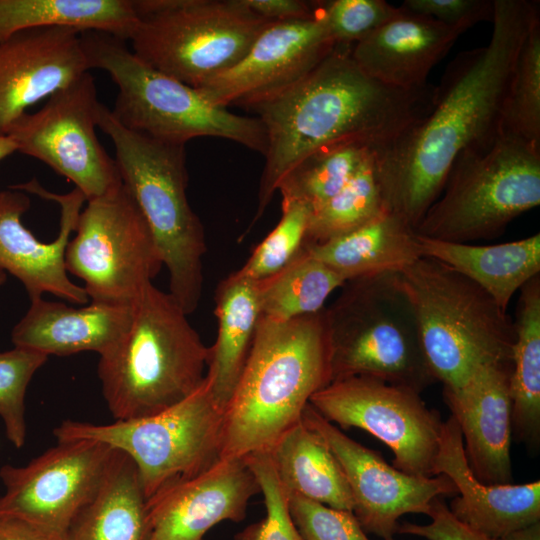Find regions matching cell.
Wrapping results in <instances>:
<instances>
[{
	"instance_id": "cell-23",
	"label": "cell",
	"mask_w": 540,
	"mask_h": 540,
	"mask_svg": "<svg viewBox=\"0 0 540 540\" xmlns=\"http://www.w3.org/2000/svg\"><path fill=\"white\" fill-rule=\"evenodd\" d=\"M462 33L400 6V11L363 40L351 55L360 69L390 87L414 89L426 85L430 71Z\"/></svg>"
},
{
	"instance_id": "cell-12",
	"label": "cell",
	"mask_w": 540,
	"mask_h": 540,
	"mask_svg": "<svg viewBox=\"0 0 540 540\" xmlns=\"http://www.w3.org/2000/svg\"><path fill=\"white\" fill-rule=\"evenodd\" d=\"M65 250L68 273L92 301L133 305L163 266L151 231L121 183L87 200Z\"/></svg>"
},
{
	"instance_id": "cell-18",
	"label": "cell",
	"mask_w": 540,
	"mask_h": 540,
	"mask_svg": "<svg viewBox=\"0 0 540 540\" xmlns=\"http://www.w3.org/2000/svg\"><path fill=\"white\" fill-rule=\"evenodd\" d=\"M335 47L315 12L306 19L270 22L240 61L198 89L215 105L247 109L298 82Z\"/></svg>"
},
{
	"instance_id": "cell-9",
	"label": "cell",
	"mask_w": 540,
	"mask_h": 540,
	"mask_svg": "<svg viewBox=\"0 0 540 540\" xmlns=\"http://www.w3.org/2000/svg\"><path fill=\"white\" fill-rule=\"evenodd\" d=\"M540 204V146L500 133L462 151L418 235L455 243L491 239Z\"/></svg>"
},
{
	"instance_id": "cell-44",
	"label": "cell",
	"mask_w": 540,
	"mask_h": 540,
	"mask_svg": "<svg viewBox=\"0 0 540 540\" xmlns=\"http://www.w3.org/2000/svg\"><path fill=\"white\" fill-rule=\"evenodd\" d=\"M0 540H53L29 523L0 513Z\"/></svg>"
},
{
	"instance_id": "cell-30",
	"label": "cell",
	"mask_w": 540,
	"mask_h": 540,
	"mask_svg": "<svg viewBox=\"0 0 540 540\" xmlns=\"http://www.w3.org/2000/svg\"><path fill=\"white\" fill-rule=\"evenodd\" d=\"M509 394L512 439L536 450L540 443V275L520 290Z\"/></svg>"
},
{
	"instance_id": "cell-43",
	"label": "cell",
	"mask_w": 540,
	"mask_h": 540,
	"mask_svg": "<svg viewBox=\"0 0 540 540\" xmlns=\"http://www.w3.org/2000/svg\"><path fill=\"white\" fill-rule=\"evenodd\" d=\"M253 13L271 21H290L314 16L313 2L301 0H241Z\"/></svg>"
},
{
	"instance_id": "cell-36",
	"label": "cell",
	"mask_w": 540,
	"mask_h": 540,
	"mask_svg": "<svg viewBox=\"0 0 540 540\" xmlns=\"http://www.w3.org/2000/svg\"><path fill=\"white\" fill-rule=\"evenodd\" d=\"M309 217L310 210L306 206L282 203L280 221L237 271L258 282L282 270L303 248Z\"/></svg>"
},
{
	"instance_id": "cell-27",
	"label": "cell",
	"mask_w": 540,
	"mask_h": 540,
	"mask_svg": "<svg viewBox=\"0 0 540 540\" xmlns=\"http://www.w3.org/2000/svg\"><path fill=\"white\" fill-rule=\"evenodd\" d=\"M216 341L209 347L206 371L212 396L224 411L247 361L261 317L257 282L235 271L215 294Z\"/></svg>"
},
{
	"instance_id": "cell-14",
	"label": "cell",
	"mask_w": 540,
	"mask_h": 540,
	"mask_svg": "<svg viewBox=\"0 0 540 540\" xmlns=\"http://www.w3.org/2000/svg\"><path fill=\"white\" fill-rule=\"evenodd\" d=\"M312 407L341 428H359L382 441L393 466L410 475L433 477L443 421L417 391L368 376L331 381L310 399Z\"/></svg>"
},
{
	"instance_id": "cell-4",
	"label": "cell",
	"mask_w": 540,
	"mask_h": 540,
	"mask_svg": "<svg viewBox=\"0 0 540 540\" xmlns=\"http://www.w3.org/2000/svg\"><path fill=\"white\" fill-rule=\"evenodd\" d=\"M187 316L153 283L135 301L129 328L99 355L102 394L115 420L156 415L202 386L209 347Z\"/></svg>"
},
{
	"instance_id": "cell-6",
	"label": "cell",
	"mask_w": 540,
	"mask_h": 540,
	"mask_svg": "<svg viewBox=\"0 0 540 540\" xmlns=\"http://www.w3.org/2000/svg\"><path fill=\"white\" fill-rule=\"evenodd\" d=\"M398 276L427 363L443 388L462 386L482 366L512 364L513 321L479 285L428 257Z\"/></svg>"
},
{
	"instance_id": "cell-26",
	"label": "cell",
	"mask_w": 540,
	"mask_h": 540,
	"mask_svg": "<svg viewBox=\"0 0 540 540\" xmlns=\"http://www.w3.org/2000/svg\"><path fill=\"white\" fill-rule=\"evenodd\" d=\"M419 236L423 257L442 262L479 285L507 310L516 292L540 275V234L494 244L472 245Z\"/></svg>"
},
{
	"instance_id": "cell-15",
	"label": "cell",
	"mask_w": 540,
	"mask_h": 540,
	"mask_svg": "<svg viewBox=\"0 0 540 540\" xmlns=\"http://www.w3.org/2000/svg\"><path fill=\"white\" fill-rule=\"evenodd\" d=\"M47 99L41 109L23 114L10 129L8 136L17 151L74 183L86 200L119 186L116 162L96 135L100 102L89 71Z\"/></svg>"
},
{
	"instance_id": "cell-32",
	"label": "cell",
	"mask_w": 540,
	"mask_h": 540,
	"mask_svg": "<svg viewBox=\"0 0 540 540\" xmlns=\"http://www.w3.org/2000/svg\"><path fill=\"white\" fill-rule=\"evenodd\" d=\"M345 280L303 248L282 270L257 282L261 316L288 321L323 310Z\"/></svg>"
},
{
	"instance_id": "cell-25",
	"label": "cell",
	"mask_w": 540,
	"mask_h": 540,
	"mask_svg": "<svg viewBox=\"0 0 540 540\" xmlns=\"http://www.w3.org/2000/svg\"><path fill=\"white\" fill-rule=\"evenodd\" d=\"M304 248L345 282L399 274L423 257L415 229L387 210L349 233L322 243H304Z\"/></svg>"
},
{
	"instance_id": "cell-24",
	"label": "cell",
	"mask_w": 540,
	"mask_h": 540,
	"mask_svg": "<svg viewBox=\"0 0 540 540\" xmlns=\"http://www.w3.org/2000/svg\"><path fill=\"white\" fill-rule=\"evenodd\" d=\"M133 305L91 301L81 308L42 297L31 300L26 314L13 327L15 347L67 356L83 351L99 355L114 345L129 328Z\"/></svg>"
},
{
	"instance_id": "cell-41",
	"label": "cell",
	"mask_w": 540,
	"mask_h": 540,
	"mask_svg": "<svg viewBox=\"0 0 540 540\" xmlns=\"http://www.w3.org/2000/svg\"><path fill=\"white\" fill-rule=\"evenodd\" d=\"M401 7L461 33L480 22H492L494 16V0H405Z\"/></svg>"
},
{
	"instance_id": "cell-31",
	"label": "cell",
	"mask_w": 540,
	"mask_h": 540,
	"mask_svg": "<svg viewBox=\"0 0 540 540\" xmlns=\"http://www.w3.org/2000/svg\"><path fill=\"white\" fill-rule=\"evenodd\" d=\"M137 22L134 0H0V42L35 28L100 31L128 41Z\"/></svg>"
},
{
	"instance_id": "cell-45",
	"label": "cell",
	"mask_w": 540,
	"mask_h": 540,
	"mask_svg": "<svg viewBox=\"0 0 540 540\" xmlns=\"http://www.w3.org/2000/svg\"><path fill=\"white\" fill-rule=\"evenodd\" d=\"M496 540H540V521L513 530Z\"/></svg>"
},
{
	"instance_id": "cell-48",
	"label": "cell",
	"mask_w": 540,
	"mask_h": 540,
	"mask_svg": "<svg viewBox=\"0 0 540 540\" xmlns=\"http://www.w3.org/2000/svg\"><path fill=\"white\" fill-rule=\"evenodd\" d=\"M385 540H396L394 537H391V538H388V539H385Z\"/></svg>"
},
{
	"instance_id": "cell-35",
	"label": "cell",
	"mask_w": 540,
	"mask_h": 540,
	"mask_svg": "<svg viewBox=\"0 0 540 540\" xmlns=\"http://www.w3.org/2000/svg\"><path fill=\"white\" fill-rule=\"evenodd\" d=\"M500 130L540 146V18L531 25L515 60Z\"/></svg>"
},
{
	"instance_id": "cell-40",
	"label": "cell",
	"mask_w": 540,
	"mask_h": 540,
	"mask_svg": "<svg viewBox=\"0 0 540 540\" xmlns=\"http://www.w3.org/2000/svg\"><path fill=\"white\" fill-rule=\"evenodd\" d=\"M291 518L303 540H370L352 511L287 494Z\"/></svg>"
},
{
	"instance_id": "cell-16",
	"label": "cell",
	"mask_w": 540,
	"mask_h": 540,
	"mask_svg": "<svg viewBox=\"0 0 540 540\" xmlns=\"http://www.w3.org/2000/svg\"><path fill=\"white\" fill-rule=\"evenodd\" d=\"M113 450L90 439L58 441L26 466L4 465L0 513L29 523L53 540H64L98 491Z\"/></svg>"
},
{
	"instance_id": "cell-10",
	"label": "cell",
	"mask_w": 540,
	"mask_h": 540,
	"mask_svg": "<svg viewBox=\"0 0 540 540\" xmlns=\"http://www.w3.org/2000/svg\"><path fill=\"white\" fill-rule=\"evenodd\" d=\"M132 52L157 71L200 87L235 65L271 22L241 0H134Z\"/></svg>"
},
{
	"instance_id": "cell-11",
	"label": "cell",
	"mask_w": 540,
	"mask_h": 540,
	"mask_svg": "<svg viewBox=\"0 0 540 540\" xmlns=\"http://www.w3.org/2000/svg\"><path fill=\"white\" fill-rule=\"evenodd\" d=\"M223 415L205 377L196 392L156 415L108 424L66 420L53 433L58 441L96 440L128 455L148 501L221 460Z\"/></svg>"
},
{
	"instance_id": "cell-17",
	"label": "cell",
	"mask_w": 540,
	"mask_h": 540,
	"mask_svg": "<svg viewBox=\"0 0 540 540\" xmlns=\"http://www.w3.org/2000/svg\"><path fill=\"white\" fill-rule=\"evenodd\" d=\"M301 420L324 439L338 459L352 494V512L365 532L383 540L394 537L400 517L410 513L427 515L433 499L457 495L447 476L419 477L396 469L379 452L356 442L324 419L310 403Z\"/></svg>"
},
{
	"instance_id": "cell-38",
	"label": "cell",
	"mask_w": 540,
	"mask_h": 540,
	"mask_svg": "<svg viewBox=\"0 0 540 540\" xmlns=\"http://www.w3.org/2000/svg\"><path fill=\"white\" fill-rule=\"evenodd\" d=\"M264 496L266 517L236 534L235 540H303L291 518L288 496L273 466L269 452L245 457Z\"/></svg>"
},
{
	"instance_id": "cell-5",
	"label": "cell",
	"mask_w": 540,
	"mask_h": 540,
	"mask_svg": "<svg viewBox=\"0 0 540 540\" xmlns=\"http://www.w3.org/2000/svg\"><path fill=\"white\" fill-rule=\"evenodd\" d=\"M96 123L114 145L121 181L139 207L169 272V294L189 315L200 302L207 248L204 228L186 194L185 145L125 127L102 103Z\"/></svg>"
},
{
	"instance_id": "cell-28",
	"label": "cell",
	"mask_w": 540,
	"mask_h": 540,
	"mask_svg": "<svg viewBox=\"0 0 540 540\" xmlns=\"http://www.w3.org/2000/svg\"><path fill=\"white\" fill-rule=\"evenodd\" d=\"M148 513L137 468L113 450L104 479L64 540H147Z\"/></svg>"
},
{
	"instance_id": "cell-13",
	"label": "cell",
	"mask_w": 540,
	"mask_h": 540,
	"mask_svg": "<svg viewBox=\"0 0 540 540\" xmlns=\"http://www.w3.org/2000/svg\"><path fill=\"white\" fill-rule=\"evenodd\" d=\"M87 201L77 188L66 194L44 189L37 180L0 191V269L16 277L30 300L44 293L76 304L89 297L65 266V250Z\"/></svg>"
},
{
	"instance_id": "cell-22",
	"label": "cell",
	"mask_w": 540,
	"mask_h": 540,
	"mask_svg": "<svg viewBox=\"0 0 540 540\" xmlns=\"http://www.w3.org/2000/svg\"><path fill=\"white\" fill-rule=\"evenodd\" d=\"M435 474L447 476L457 495L450 512L462 523L492 538L540 521V481L490 485L472 473L457 421L443 422Z\"/></svg>"
},
{
	"instance_id": "cell-33",
	"label": "cell",
	"mask_w": 540,
	"mask_h": 540,
	"mask_svg": "<svg viewBox=\"0 0 540 540\" xmlns=\"http://www.w3.org/2000/svg\"><path fill=\"white\" fill-rule=\"evenodd\" d=\"M374 150L367 143L348 141L312 152L279 182L282 203H299L314 212L349 182Z\"/></svg>"
},
{
	"instance_id": "cell-3",
	"label": "cell",
	"mask_w": 540,
	"mask_h": 540,
	"mask_svg": "<svg viewBox=\"0 0 540 540\" xmlns=\"http://www.w3.org/2000/svg\"><path fill=\"white\" fill-rule=\"evenodd\" d=\"M331 381L324 309L288 321L261 316L224 410L221 460L270 451L301 421L311 397Z\"/></svg>"
},
{
	"instance_id": "cell-2",
	"label": "cell",
	"mask_w": 540,
	"mask_h": 540,
	"mask_svg": "<svg viewBox=\"0 0 540 540\" xmlns=\"http://www.w3.org/2000/svg\"><path fill=\"white\" fill-rule=\"evenodd\" d=\"M351 48L336 45L298 82L246 109L267 136L253 224L284 175L312 152L348 141L382 149L432 109L436 85L404 90L382 84L360 69Z\"/></svg>"
},
{
	"instance_id": "cell-37",
	"label": "cell",
	"mask_w": 540,
	"mask_h": 540,
	"mask_svg": "<svg viewBox=\"0 0 540 540\" xmlns=\"http://www.w3.org/2000/svg\"><path fill=\"white\" fill-rule=\"evenodd\" d=\"M49 356L31 349L15 347L0 352V417L9 441L17 448L26 439L25 394L35 372Z\"/></svg>"
},
{
	"instance_id": "cell-19",
	"label": "cell",
	"mask_w": 540,
	"mask_h": 540,
	"mask_svg": "<svg viewBox=\"0 0 540 540\" xmlns=\"http://www.w3.org/2000/svg\"><path fill=\"white\" fill-rule=\"evenodd\" d=\"M89 71L81 31L43 27L0 42V135L35 103Z\"/></svg>"
},
{
	"instance_id": "cell-20",
	"label": "cell",
	"mask_w": 540,
	"mask_h": 540,
	"mask_svg": "<svg viewBox=\"0 0 540 540\" xmlns=\"http://www.w3.org/2000/svg\"><path fill=\"white\" fill-rule=\"evenodd\" d=\"M259 492L244 457L220 460L147 501V540H204L219 522H241L249 500Z\"/></svg>"
},
{
	"instance_id": "cell-46",
	"label": "cell",
	"mask_w": 540,
	"mask_h": 540,
	"mask_svg": "<svg viewBox=\"0 0 540 540\" xmlns=\"http://www.w3.org/2000/svg\"><path fill=\"white\" fill-rule=\"evenodd\" d=\"M17 151L16 143L8 135H0V161Z\"/></svg>"
},
{
	"instance_id": "cell-1",
	"label": "cell",
	"mask_w": 540,
	"mask_h": 540,
	"mask_svg": "<svg viewBox=\"0 0 540 540\" xmlns=\"http://www.w3.org/2000/svg\"><path fill=\"white\" fill-rule=\"evenodd\" d=\"M539 4L494 0L487 45L460 52L446 67L432 109L386 147L375 150L387 211L414 229L441 194L458 155L495 140L515 60Z\"/></svg>"
},
{
	"instance_id": "cell-34",
	"label": "cell",
	"mask_w": 540,
	"mask_h": 540,
	"mask_svg": "<svg viewBox=\"0 0 540 540\" xmlns=\"http://www.w3.org/2000/svg\"><path fill=\"white\" fill-rule=\"evenodd\" d=\"M374 151L335 196L310 213L305 243H322L344 235L386 211Z\"/></svg>"
},
{
	"instance_id": "cell-39",
	"label": "cell",
	"mask_w": 540,
	"mask_h": 540,
	"mask_svg": "<svg viewBox=\"0 0 540 540\" xmlns=\"http://www.w3.org/2000/svg\"><path fill=\"white\" fill-rule=\"evenodd\" d=\"M336 45L353 46L400 11L385 0H327L313 2Z\"/></svg>"
},
{
	"instance_id": "cell-8",
	"label": "cell",
	"mask_w": 540,
	"mask_h": 540,
	"mask_svg": "<svg viewBox=\"0 0 540 540\" xmlns=\"http://www.w3.org/2000/svg\"><path fill=\"white\" fill-rule=\"evenodd\" d=\"M324 308L332 381L368 376L421 393L436 379L398 274L350 280Z\"/></svg>"
},
{
	"instance_id": "cell-21",
	"label": "cell",
	"mask_w": 540,
	"mask_h": 540,
	"mask_svg": "<svg viewBox=\"0 0 540 540\" xmlns=\"http://www.w3.org/2000/svg\"><path fill=\"white\" fill-rule=\"evenodd\" d=\"M511 370V363L488 364L462 386L443 388L444 400L462 434L467 463L479 481L490 485L513 481Z\"/></svg>"
},
{
	"instance_id": "cell-7",
	"label": "cell",
	"mask_w": 540,
	"mask_h": 540,
	"mask_svg": "<svg viewBox=\"0 0 540 540\" xmlns=\"http://www.w3.org/2000/svg\"><path fill=\"white\" fill-rule=\"evenodd\" d=\"M81 42L89 70L106 71L117 85L111 112L125 127L182 145L197 137L223 138L265 155L267 136L257 117L213 104L198 88L144 63L112 34L84 31Z\"/></svg>"
},
{
	"instance_id": "cell-47",
	"label": "cell",
	"mask_w": 540,
	"mask_h": 540,
	"mask_svg": "<svg viewBox=\"0 0 540 540\" xmlns=\"http://www.w3.org/2000/svg\"><path fill=\"white\" fill-rule=\"evenodd\" d=\"M7 274L5 271L0 269V286L6 282Z\"/></svg>"
},
{
	"instance_id": "cell-42",
	"label": "cell",
	"mask_w": 540,
	"mask_h": 540,
	"mask_svg": "<svg viewBox=\"0 0 540 540\" xmlns=\"http://www.w3.org/2000/svg\"><path fill=\"white\" fill-rule=\"evenodd\" d=\"M428 524L400 523L397 533L423 537L427 540H495L459 521L449 510L443 497L432 500L427 514Z\"/></svg>"
},
{
	"instance_id": "cell-29",
	"label": "cell",
	"mask_w": 540,
	"mask_h": 540,
	"mask_svg": "<svg viewBox=\"0 0 540 540\" xmlns=\"http://www.w3.org/2000/svg\"><path fill=\"white\" fill-rule=\"evenodd\" d=\"M269 453L287 494L353 511L352 494L342 466L324 439L302 420L283 434Z\"/></svg>"
}]
</instances>
